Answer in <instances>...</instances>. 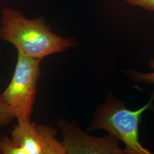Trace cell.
<instances>
[{
    "instance_id": "1",
    "label": "cell",
    "mask_w": 154,
    "mask_h": 154,
    "mask_svg": "<svg viewBox=\"0 0 154 154\" xmlns=\"http://www.w3.org/2000/svg\"><path fill=\"white\" fill-rule=\"evenodd\" d=\"M0 39L13 45L18 53L41 61L76 44L74 39L53 33L43 18L28 19L21 11L9 7L2 10Z\"/></svg>"
},
{
    "instance_id": "2",
    "label": "cell",
    "mask_w": 154,
    "mask_h": 154,
    "mask_svg": "<svg viewBox=\"0 0 154 154\" xmlns=\"http://www.w3.org/2000/svg\"><path fill=\"white\" fill-rule=\"evenodd\" d=\"M154 100V92L147 105L138 110H129L125 103L109 93L106 102L96 111L88 131H107L125 143L127 154H150L139 140V129L143 112L153 107Z\"/></svg>"
},
{
    "instance_id": "3",
    "label": "cell",
    "mask_w": 154,
    "mask_h": 154,
    "mask_svg": "<svg viewBox=\"0 0 154 154\" xmlns=\"http://www.w3.org/2000/svg\"><path fill=\"white\" fill-rule=\"evenodd\" d=\"M40 62L41 60L18 53L11 81L0 95V100L19 123L30 121L41 73Z\"/></svg>"
},
{
    "instance_id": "4",
    "label": "cell",
    "mask_w": 154,
    "mask_h": 154,
    "mask_svg": "<svg viewBox=\"0 0 154 154\" xmlns=\"http://www.w3.org/2000/svg\"><path fill=\"white\" fill-rule=\"evenodd\" d=\"M54 127L36 123L21 122L9 137H0L1 154H64Z\"/></svg>"
},
{
    "instance_id": "5",
    "label": "cell",
    "mask_w": 154,
    "mask_h": 154,
    "mask_svg": "<svg viewBox=\"0 0 154 154\" xmlns=\"http://www.w3.org/2000/svg\"><path fill=\"white\" fill-rule=\"evenodd\" d=\"M63 139L62 144L64 154H126L125 149L119 148V140L109 134L97 138L83 132L77 125L61 120L58 122Z\"/></svg>"
},
{
    "instance_id": "6",
    "label": "cell",
    "mask_w": 154,
    "mask_h": 154,
    "mask_svg": "<svg viewBox=\"0 0 154 154\" xmlns=\"http://www.w3.org/2000/svg\"><path fill=\"white\" fill-rule=\"evenodd\" d=\"M149 66L154 70V72L146 73L135 70H126L125 72L128 77L135 81L146 84H154V58L149 60Z\"/></svg>"
},
{
    "instance_id": "7",
    "label": "cell",
    "mask_w": 154,
    "mask_h": 154,
    "mask_svg": "<svg viewBox=\"0 0 154 154\" xmlns=\"http://www.w3.org/2000/svg\"><path fill=\"white\" fill-rule=\"evenodd\" d=\"M14 118L11 111L0 100V127L8 126Z\"/></svg>"
},
{
    "instance_id": "8",
    "label": "cell",
    "mask_w": 154,
    "mask_h": 154,
    "mask_svg": "<svg viewBox=\"0 0 154 154\" xmlns=\"http://www.w3.org/2000/svg\"><path fill=\"white\" fill-rule=\"evenodd\" d=\"M128 4L154 11V0H125Z\"/></svg>"
},
{
    "instance_id": "9",
    "label": "cell",
    "mask_w": 154,
    "mask_h": 154,
    "mask_svg": "<svg viewBox=\"0 0 154 154\" xmlns=\"http://www.w3.org/2000/svg\"><path fill=\"white\" fill-rule=\"evenodd\" d=\"M1 82H2V79H1V78L0 77V83Z\"/></svg>"
}]
</instances>
